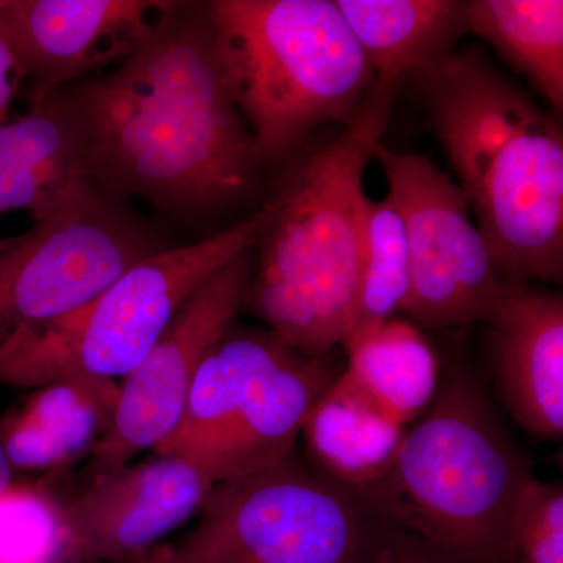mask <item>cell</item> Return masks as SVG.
Wrapping results in <instances>:
<instances>
[{
    "label": "cell",
    "mask_w": 563,
    "mask_h": 563,
    "mask_svg": "<svg viewBox=\"0 0 563 563\" xmlns=\"http://www.w3.org/2000/svg\"><path fill=\"white\" fill-rule=\"evenodd\" d=\"M0 563H70L60 504L14 483L0 496Z\"/></svg>",
    "instance_id": "obj_23"
},
{
    "label": "cell",
    "mask_w": 563,
    "mask_h": 563,
    "mask_svg": "<svg viewBox=\"0 0 563 563\" xmlns=\"http://www.w3.org/2000/svg\"><path fill=\"white\" fill-rule=\"evenodd\" d=\"M3 2H5V0H0V7L3 5Z\"/></svg>",
    "instance_id": "obj_29"
},
{
    "label": "cell",
    "mask_w": 563,
    "mask_h": 563,
    "mask_svg": "<svg viewBox=\"0 0 563 563\" xmlns=\"http://www.w3.org/2000/svg\"><path fill=\"white\" fill-rule=\"evenodd\" d=\"M406 431L344 372L322 395L302 433L314 468L354 488L383 472Z\"/></svg>",
    "instance_id": "obj_18"
},
{
    "label": "cell",
    "mask_w": 563,
    "mask_h": 563,
    "mask_svg": "<svg viewBox=\"0 0 563 563\" xmlns=\"http://www.w3.org/2000/svg\"><path fill=\"white\" fill-rule=\"evenodd\" d=\"M504 563H563V487L529 476L507 526Z\"/></svg>",
    "instance_id": "obj_24"
},
{
    "label": "cell",
    "mask_w": 563,
    "mask_h": 563,
    "mask_svg": "<svg viewBox=\"0 0 563 563\" xmlns=\"http://www.w3.org/2000/svg\"><path fill=\"white\" fill-rule=\"evenodd\" d=\"M496 388L529 435L563 433V299L529 284L504 282L490 317Z\"/></svg>",
    "instance_id": "obj_13"
},
{
    "label": "cell",
    "mask_w": 563,
    "mask_h": 563,
    "mask_svg": "<svg viewBox=\"0 0 563 563\" xmlns=\"http://www.w3.org/2000/svg\"><path fill=\"white\" fill-rule=\"evenodd\" d=\"M13 465L9 461L5 450H3L2 442H0V496L7 490H10L14 485Z\"/></svg>",
    "instance_id": "obj_27"
},
{
    "label": "cell",
    "mask_w": 563,
    "mask_h": 563,
    "mask_svg": "<svg viewBox=\"0 0 563 563\" xmlns=\"http://www.w3.org/2000/svg\"><path fill=\"white\" fill-rule=\"evenodd\" d=\"M339 374L324 358L292 351L263 377L202 470L214 484L262 472L290 457L318 401Z\"/></svg>",
    "instance_id": "obj_14"
},
{
    "label": "cell",
    "mask_w": 563,
    "mask_h": 563,
    "mask_svg": "<svg viewBox=\"0 0 563 563\" xmlns=\"http://www.w3.org/2000/svg\"><path fill=\"white\" fill-rule=\"evenodd\" d=\"M388 196L398 207L412 263L406 312L417 328H465L487 321L503 280L459 185L426 155L374 144Z\"/></svg>",
    "instance_id": "obj_9"
},
{
    "label": "cell",
    "mask_w": 563,
    "mask_h": 563,
    "mask_svg": "<svg viewBox=\"0 0 563 563\" xmlns=\"http://www.w3.org/2000/svg\"><path fill=\"white\" fill-rule=\"evenodd\" d=\"M418 81L499 279L561 282L558 122L477 51L455 52Z\"/></svg>",
    "instance_id": "obj_4"
},
{
    "label": "cell",
    "mask_w": 563,
    "mask_h": 563,
    "mask_svg": "<svg viewBox=\"0 0 563 563\" xmlns=\"http://www.w3.org/2000/svg\"><path fill=\"white\" fill-rule=\"evenodd\" d=\"M399 81L376 79L344 131L277 168L254 244L243 307L280 340L322 358L342 344L363 254V174L383 139Z\"/></svg>",
    "instance_id": "obj_3"
},
{
    "label": "cell",
    "mask_w": 563,
    "mask_h": 563,
    "mask_svg": "<svg viewBox=\"0 0 563 563\" xmlns=\"http://www.w3.org/2000/svg\"><path fill=\"white\" fill-rule=\"evenodd\" d=\"M213 481L198 463L158 454L92 477L60 504L70 563H129L151 553L198 512Z\"/></svg>",
    "instance_id": "obj_12"
},
{
    "label": "cell",
    "mask_w": 563,
    "mask_h": 563,
    "mask_svg": "<svg viewBox=\"0 0 563 563\" xmlns=\"http://www.w3.org/2000/svg\"><path fill=\"white\" fill-rule=\"evenodd\" d=\"M376 79L418 80L468 33L463 0H335Z\"/></svg>",
    "instance_id": "obj_17"
},
{
    "label": "cell",
    "mask_w": 563,
    "mask_h": 563,
    "mask_svg": "<svg viewBox=\"0 0 563 563\" xmlns=\"http://www.w3.org/2000/svg\"><path fill=\"white\" fill-rule=\"evenodd\" d=\"M412 291V263L406 225L390 196L366 199L363 254L357 295L342 344L354 346L399 312H406Z\"/></svg>",
    "instance_id": "obj_21"
},
{
    "label": "cell",
    "mask_w": 563,
    "mask_h": 563,
    "mask_svg": "<svg viewBox=\"0 0 563 563\" xmlns=\"http://www.w3.org/2000/svg\"><path fill=\"white\" fill-rule=\"evenodd\" d=\"M531 463L473 376L455 369L390 463L346 488L365 563H504L507 526Z\"/></svg>",
    "instance_id": "obj_2"
},
{
    "label": "cell",
    "mask_w": 563,
    "mask_h": 563,
    "mask_svg": "<svg viewBox=\"0 0 563 563\" xmlns=\"http://www.w3.org/2000/svg\"><path fill=\"white\" fill-rule=\"evenodd\" d=\"M346 373L388 417L407 426L439 390V357L412 321L391 318L347 350Z\"/></svg>",
    "instance_id": "obj_19"
},
{
    "label": "cell",
    "mask_w": 563,
    "mask_h": 563,
    "mask_svg": "<svg viewBox=\"0 0 563 563\" xmlns=\"http://www.w3.org/2000/svg\"><path fill=\"white\" fill-rule=\"evenodd\" d=\"M292 351L268 329L232 322L203 357L179 426L155 453L184 455L202 468L263 377Z\"/></svg>",
    "instance_id": "obj_15"
},
{
    "label": "cell",
    "mask_w": 563,
    "mask_h": 563,
    "mask_svg": "<svg viewBox=\"0 0 563 563\" xmlns=\"http://www.w3.org/2000/svg\"><path fill=\"white\" fill-rule=\"evenodd\" d=\"M129 563H158V547L154 548L151 553L143 555V558L136 559V561Z\"/></svg>",
    "instance_id": "obj_28"
},
{
    "label": "cell",
    "mask_w": 563,
    "mask_h": 563,
    "mask_svg": "<svg viewBox=\"0 0 563 563\" xmlns=\"http://www.w3.org/2000/svg\"><path fill=\"white\" fill-rule=\"evenodd\" d=\"M0 442L14 470L41 472L68 463L49 432L24 409L10 413L3 420Z\"/></svg>",
    "instance_id": "obj_25"
},
{
    "label": "cell",
    "mask_w": 563,
    "mask_h": 563,
    "mask_svg": "<svg viewBox=\"0 0 563 563\" xmlns=\"http://www.w3.org/2000/svg\"><path fill=\"white\" fill-rule=\"evenodd\" d=\"M252 266L254 247L214 273L122 379L113 421L91 451V479L157 451L173 435L203 357L243 307Z\"/></svg>",
    "instance_id": "obj_10"
},
{
    "label": "cell",
    "mask_w": 563,
    "mask_h": 563,
    "mask_svg": "<svg viewBox=\"0 0 563 563\" xmlns=\"http://www.w3.org/2000/svg\"><path fill=\"white\" fill-rule=\"evenodd\" d=\"M120 384L66 379L36 388L22 409L49 432L66 462L92 451L109 431Z\"/></svg>",
    "instance_id": "obj_22"
},
{
    "label": "cell",
    "mask_w": 563,
    "mask_h": 563,
    "mask_svg": "<svg viewBox=\"0 0 563 563\" xmlns=\"http://www.w3.org/2000/svg\"><path fill=\"white\" fill-rule=\"evenodd\" d=\"M468 33L490 43L555 110L563 109L562 0H470Z\"/></svg>",
    "instance_id": "obj_20"
},
{
    "label": "cell",
    "mask_w": 563,
    "mask_h": 563,
    "mask_svg": "<svg viewBox=\"0 0 563 563\" xmlns=\"http://www.w3.org/2000/svg\"><path fill=\"white\" fill-rule=\"evenodd\" d=\"M263 207L202 242L169 246L128 269L87 306L0 343V385L124 379L214 273L252 250Z\"/></svg>",
    "instance_id": "obj_6"
},
{
    "label": "cell",
    "mask_w": 563,
    "mask_h": 563,
    "mask_svg": "<svg viewBox=\"0 0 563 563\" xmlns=\"http://www.w3.org/2000/svg\"><path fill=\"white\" fill-rule=\"evenodd\" d=\"M24 85V76L13 52L0 38V122L10 120L14 98Z\"/></svg>",
    "instance_id": "obj_26"
},
{
    "label": "cell",
    "mask_w": 563,
    "mask_h": 563,
    "mask_svg": "<svg viewBox=\"0 0 563 563\" xmlns=\"http://www.w3.org/2000/svg\"><path fill=\"white\" fill-rule=\"evenodd\" d=\"M207 10L266 172L322 125H346L372 91L376 76L332 0H214Z\"/></svg>",
    "instance_id": "obj_5"
},
{
    "label": "cell",
    "mask_w": 563,
    "mask_h": 563,
    "mask_svg": "<svg viewBox=\"0 0 563 563\" xmlns=\"http://www.w3.org/2000/svg\"><path fill=\"white\" fill-rule=\"evenodd\" d=\"M74 121L88 179L179 220L250 202L266 166L236 106L207 3L172 21L114 69L55 92Z\"/></svg>",
    "instance_id": "obj_1"
},
{
    "label": "cell",
    "mask_w": 563,
    "mask_h": 563,
    "mask_svg": "<svg viewBox=\"0 0 563 563\" xmlns=\"http://www.w3.org/2000/svg\"><path fill=\"white\" fill-rule=\"evenodd\" d=\"M184 5L174 0H5L0 38L38 103L133 57Z\"/></svg>",
    "instance_id": "obj_11"
},
{
    "label": "cell",
    "mask_w": 563,
    "mask_h": 563,
    "mask_svg": "<svg viewBox=\"0 0 563 563\" xmlns=\"http://www.w3.org/2000/svg\"><path fill=\"white\" fill-rule=\"evenodd\" d=\"M87 180L79 132L55 92L0 122V214L36 220Z\"/></svg>",
    "instance_id": "obj_16"
},
{
    "label": "cell",
    "mask_w": 563,
    "mask_h": 563,
    "mask_svg": "<svg viewBox=\"0 0 563 563\" xmlns=\"http://www.w3.org/2000/svg\"><path fill=\"white\" fill-rule=\"evenodd\" d=\"M166 247L124 199L85 181L27 232L0 239V343L76 312Z\"/></svg>",
    "instance_id": "obj_8"
},
{
    "label": "cell",
    "mask_w": 563,
    "mask_h": 563,
    "mask_svg": "<svg viewBox=\"0 0 563 563\" xmlns=\"http://www.w3.org/2000/svg\"><path fill=\"white\" fill-rule=\"evenodd\" d=\"M198 514L158 563H365L350 492L292 454L213 484Z\"/></svg>",
    "instance_id": "obj_7"
}]
</instances>
